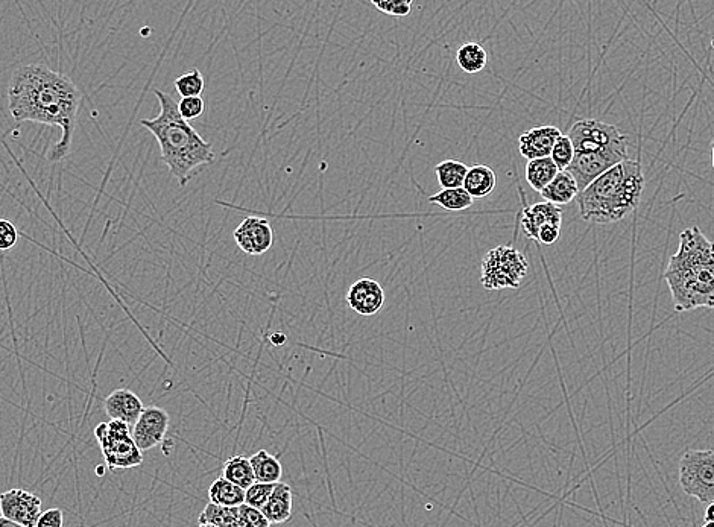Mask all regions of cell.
Listing matches in <instances>:
<instances>
[{"label":"cell","instance_id":"obj_40","mask_svg":"<svg viewBox=\"0 0 714 527\" xmlns=\"http://www.w3.org/2000/svg\"><path fill=\"white\" fill-rule=\"evenodd\" d=\"M711 163H713L714 168V139L711 140Z\"/></svg>","mask_w":714,"mask_h":527},{"label":"cell","instance_id":"obj_2","mask_svg":"<svg viewBox=\"0 0 714 527\" xmlns=\"http://www.w3.org/2000/svg\"><path fill=\"white\" fill-rule=\"evenodd\" d=\"M160 104V114L154 119H140V125L160 146L162 161L169 172L177 178L181 187L186 186L201 166L212 165L216 155L212 143L204 140L192 125L181 117L178 102L169 93L154 90Z\"/></svg>","mask_w":714,"mask_h":527},{"label":"cell","instance_id":"obj_17","mask_svg":"<svg viewBox=\"0 0 714 527\" xmlns=\"http://www.w3.org/2000/svg\"><path fill=\"white\" fill-rule=\"evenodd\" d=\"M292 502H294V493L291 486L282 482L277 483L268 503L263 506V515L271 524L286 523L292 517Z\"/></svg>","mask_w":714,"mask_h":527},{"label":"cell","instance_id":"obj_34","mask_svg":"<svg viewBox=\"0 0 714 527\" xmlns=\"http://www.w3.org/2000/svg\"><path fill=\"white\" fill-rule=\"evenodd\" d=\"M19 242V231L10 219L0 218V251H10Z\"/></svg>","mask_w":714,"mask_h":527},{"label":"cell","instance_id":"obj_26","mask_svg":"<svg viewBox=\"0 0 714 527\" xmlns=\"http://www.w3.org/2000/svg\"><path fill=\"white\" fill-rule=\"evenodd\" d=\"M435 172L441 189H459L464 186L468 168L462 161L446 160L436 166Z\"/></svg>","mask_w":714,"mask_h":527},{"label":"cell","instance_id":"obj_23","mask_svg":"<svg viewBox=\"0 0 714 527\" xmlns=\"http://www.w3.org/2000/svg\"><path fill=\"white\" fill-rule=\"evenodd\" d=\"M222 477L230 480L234 485L241 486L245 491L256 483L250 458H245V456H233V458L227 459L224 468H222Z\"/></svg>","mask_w":714,"mask_h":527},{"label":"cell","instance_id":"obj_10","mask_svg":"<svg viewBox=\"0 0 714 527\" xmlns=\"http://www.w3.org/2000/svg\"><path fill=\"white\" fill-rule=\"evenodd\" d=\"M42 505L40 497L23 488L0 494V515L23 527H35L43 512Z\"/></svg>","mask_w":714,"mask_h":527},{"label":"cell","instance_id":"obj_38","mask_svg":"<svg viewBox=\"0 0 714 527\" xmlns=\"http://www.w3.org/2000/svg\"><path fill=\"white\" fill-rule=\"evenodd\" d=\"M0 527H23L20 524L14 523V521L8 520V518L2 517L0 515Z\"/></svg>","mask_w":714,"mask_h":527},{"label":"cell","instance_id":"obj_35","mask_svg":"<svg viewBox=\"0 0 714 527\" xmlns=\"http://www.w3.org/2000/svg\"><path fill=\"white\" fill-rule=\"evenodd\" d=\"M64 526V514L61 509L52 508L48 511H43L42 515L38 517L37 524L35 527H63Z\"/></svg>","mask_w":714,"mask_h":527},{"label":"cell","instance_id":"obj_29","mask_svg":"<svg viewBox=\"0 0 714 527\" xmlns=\"http://www.w3.org/2000/svg\"><path fill=\"white\" fill-rule=\"evenodd\" d=\"M575 148H573L572 140L569 139L567 134H561L560 139L557 140L555 146H553L552 158L553 163L557 165L558 171L563 172L569 169L572 165L573 158H575Z\"/></svg>","mask_w":714,"mask_h":527},{"label":"cell","instance_id":"obj_7","mask_svg":"<svg viewBox=\"0 0 714 527\" xmlns=\"http://www.w3.org/2000/svg\"><path fill=\"white\" fill-rule=\"evenodd\" d=\"M678 480L687 496L714 502V450H687L678 464Z\"/></svg>","mask_w":714,"mask_h":527},{"label":"cell","instance_id":"obj_20","mask_svg":"<svg viewBox=\"0 0 714 527\" xmlns=\"http://www.w3.org/2000/svg\"><path fill=\"white\" fill-rule=\"evenodd\" d=\"M209 499L215 505L239 508L245 503V490L221 476L210 485Z\"/></svg>","mask_w":714,"mask_h":527},{"label":"cell","instance_id":"obj_41","mask_svg":"<svg viewBox=\"0 0 714 527\" xmlns=\"http://www.w3.org/2000/svg\"><path fill=\"white\" fill-rule=\"evenodd\" d=\"M96 474H98V476H104V467L96 468Z\"/></svg>","mask_w":714,"mask_h":527},{"label":"cell","instance_id":"obj_24","mask_svg":"<svg viewBox=\"0 0 714 527\" xmlns=\"http://www.w3.org/2000/svg\"><path fill=\"white\" fill-rule=\"evenodd\" d=\"M456 61L465 73L474 75V73L482 72L487 66V51L479 43H465L458 49Z\"/></svg>","mask_w":714,"mask_h":527},{"label":"cell","instance_id":"obj_1","mask_svg":"<svg viewBox=\"0 0 714 527\" xmlns=\"http://www.w3.org/2000/svg\"><path fill=\"white\" fill-rule=\"evenodd\" d=\"M83 93L70 76L43 64H26L14 70L8 84V108L16 122H37L61 130V139L49 151L52 163L72 152L73 133Z\"/></svg>","mask_w":714,"mask_h":527},{"label":"cell","instance_id":"obj_5","mask_svg":"<svg viewBox=\"0 0 714 527\" xmlns=\"http://www.w3.org/2000/svg\"><path fill=\"white\" fill-rule=\"evenodd\" d=\"M526 257L512 245H500L488 251L482 260L481 283L487 291L519 289L528 275Z\"/></svg>","mask_w":714,"mask_h":527},{"label":"cell","instance_id":"obj_19","mask_svg":"<svg viewBox=\"0 0 714 527\" xmlns=\"http://www.w3.org/2000/svg\"><path fill=\"white\" fill-rule=\"evenodd\" d=\"M496 172L490 166L476 165L468 168L464 189L471 198H487L496 189Z\"/></svg>","mask_w":714,"mask_h":527},{"label":"cell","instance_id":"obj_14","mask_svg":"<svg viewBox=\"0 0 714 527\" xmlns=\"http://www.w3.org/2000/svg\"><path fill=\"white\" fill-rule=\"evenodd\" d=\"M105 414L113 421H122L133 427L145 411L139 395L130 389H116L104 401Z\"/></svg>","mask_w":714,"mask_h":527},{"label":"cell","instance_id":"obj_9","mask_svg":"<svg viewBox=\"0 0 714 527\" xmlns=\"http://www.w3.org/2000/svg\"><path fill=\"white\" fill-rule=\"evenodd\" d=\"M628 158V154L620 151L578 152L573 158L572 165L567 172L575 178L579 193L587 189L594 180H598L605 172L619 165Z\"/></svg>","mask_w":714,"mask_h":527},{"label":"cell","instance_id":"obj_22","mask_svg":"<svg viewBox=\"0 0 714 527\" xmlns=\"http://www.w3.org/2000/svg\"><path fill=\"white\" fill-rule=\"evenodd\" d=\"M253 467L254 477L259 483H280L283 476V467L279 459L272 456L266 450H259L256 455L250 458Z\"/></svg>","mask_w":714,"mask_h":527},{"label":"cell","instance_id":"obj_6","mask_svg":"<svg viewBox=\"0 0 714 527\" xmlns=\"http://www.w3.org/2000/svg\"><path fill=\"white\" fill-rule=\"evenodd\" d=\"M93 433L110 470H128L142 464L143 453L137 449L133 429L128 424L110 420V423L98 424Z\"/></svg>","mask_w":714,"mask_h":527},{"label":"cell","instance_id":"obj_3","mask_svg":"<svg viewBox=\"0 0 714 527\" xmlns=\"http://www.w3.org/2000/svg\"><path fill=\"white\" fill-rule=\"evenodd\" d=\"M677 312L714 309V242L698 227L680 234V247L664 272Z\"/></svg>","mask_w":714,"mask_h":527},{"label":"cell","instance_id":"obj_43","mask_svg":"<svg viewBox=\"0 0 714 527\" xmlns=\"http://www.w3.org/2000/svg\"><path fill=\"white\" fill-rule=\"evenodd\" d=\"M701 527H714V523H705L704 526Z\"/></svg>","mask_w":714,"mask_h":527},{"label":"cell","instance_id":"obj_28","mask_svg":"<svg viewBox=\"0 0 714 527\" xmlns=\"http://www.w3.org/2000/svg\"><path fill=\"white\" fill-rule=\"evenodd\" d=\"M174 86L181 98H198L203 95L206 83H204L203 73L198 69H192L178 76Z\"/></svg>","mask_w":714,"mask_h":527},{"label":"cell","instance_id":"obj_30","mask_svg":"<svg viewBox=\"0 0 714 527\" xmlns=\"http://www.w3.org/2000/svg\"><path fill=\"white\" fill-rule=\"evenodd\" d=\"M275 485H272V483H254L245 491V505L262 511L263 506L268 503L269 497L274 493Z\"/></svg>","mask_w":714,"mask_h":527},{"label":"cell","instance_id":"obj_13","mask_svg":"<svg viewBox=\"0 0 714 527\" xmlns=\"http://www.w3.org/2000/svg\"><path fill=\"white\" fill-rule=\"evenodd\" d=\"M347 304L361 316H374L385 306V291L374 278H359L347 292Z\"/></svg>","mask_w":714,"mask_h":527},{"label":"cell","instance_id":"obj_15","mask_svg":"<svg viewBox=\"0 0 714 527\" xmlns=\"http://www.w3.org/2000/svg\"><path fill=\"white\" fill-rule=\"evenodd\" d=\"M560 128L553 125H543V127L532 128L525 131L519 137V151L526 160H537V158L550 157L553 146L561 137Z\"/></svg>","mask_w":714,"mask_h":527},{"label":"cell","instance_id":"obj_8","mask_svg":"<svg viewBox=\"0 0 714 527\" xmlns=\"http://www.w3.org/2000/svg\"><path fill=\"white\" fill-rule=\"evenodd\" d=\"M567 136L572 140L576 154L608 149L628 154V137L619 128L598 119L578 120Z\"/></svg>","mask_w":714,"mask_h":527},{"label":"cell","instance_id":"obj_16","mask_svg":"<svg viewBox=\"0 0 714 527\" xmlns=\"http://www.w3.org/2000/svg\"><path fill=\"white\" fill-rule=\"evenodd\" d=\"M561 222H563V210L550 202H537L534 206L525 207L522 212L523 233L535 242L541 227L547 224L561 225Z\"/></svg>","mask_w":714,"mask_h":527},{"label":"cell","instance_id":"obj_31","mask_svg":"<svg viewBox=\"0 0 714 527\" xmlns=\"http://www.w3.org/2000/svg\"><path fill=\"white\" fill-rule=\"evenodd\" d=\"M239 521H241V527H271V523L262 511L251 508L245 503L239 506Z\"/></svg>","mask_w":714,"mask_h":527},{"label":"cell","instance_id":"obj_18","mask_svg":"<svg viewBox=\"0 0 714 527\" xmlns=\"http://www.w3.org/2000/svg\"><path fill=\"white\" fill-rule=\"evenodd\" d=\"M540 195L543 196L544 201L550 202V204H555L558 207L566 206L578 198L579 187L570 172H558L555 180Z\"/></svg>","mask_w":714,"mask_h":527},{"label":"cell","instance_id":"obj_21","mask_svg":"<svg viewBox=\"0 0 714 527\" xmlns=\"http://www.w3.org/2000/svg\"><path fill=\"white\" fill-rule=\"evenodd\" d=\"M558 168L553 163L552 158H537V160L528 161L526 165V181L532 189L538 193L543 192L558 175Z\"/></svg>","mask_w":714,"mask_h":527},{"label":"cell","instance_id":"obj_33","mask_svg":"<svg viewBox=\"0 0 714 527\" xmlns=\"http://www.w3.org/2000/svg\"><path fill=\"white\" fill-rule=\"evenodd\" d=\"M204 110H206V102L201 96H198V98H181V101L178 102V111L187 122L200 117Z\"/></svg>","mask_w":714,"mask_h":527},{"label":"cell","instance_id":"obj_25","mask_svg":"<svg viewBox=\"0 0 714 527\" xmlns=\"http://www.w3.org/2000/svg\"><path fill=\"white\" fill-rule=\"evenodd\" d=\"M474 199L468 195L464 187L459 189H441L435 195L429 196V202L440 206L447 212H462L473 206Z\"/></svg>","mask_w":714,"mask_h":527},{"label":"cell","instance_id":"obj_11","mask_svg":"<svg viewBox=\"0 0 714 527\" xmlns=\"http://www.w3.org/2000/svg\"><path fill=\"white\" fill-rule=\"evenodd\" d=\"M169 424H171V417L165 409L158 406L145 408L133 426V439L137 449L145 453L163 444L168 435Z\"/></svg>","mask_w":714,"mask_h":527},{"label":"cell","instance_id":"obj_42","mask_svg":"<svg viewBox=\"0 0 714 527\" xmlns=\"http://www.w3.org/2000/svg\"><path fill=\"white\" fill-rule=\"evenodd\" d=\"M198 527H216V526H213V524H200V526H198Z\"/></svg>","mask_w":714,"mask_h":527},{"label":"cell","instance_id":"obj_27","mask_svg":"<svg viewBox=\"0 0 714 527\" xmlns=\"http://www.w3.org/2000/svg\"><path fill=\"white\" fill-rule=\"evenodd\" d=\"M200 524H213L216 527H241L239 521V508H225V506L209 503L198 518Z\"/></svg>","mask_w":714,"mask_h":527},{"label":"cell","instance_id":"obj_39","mask_svg":"<svg viewBox=\"0 0 714 527\" xmlns=\"http://www.w3.org/2000/svg\"><path fill=\"white\" fill-rule=\"evenodd\" d=\"M271 342H272V344H274V345H282V344H285V342H286V336L280 335V333H279V335H272V336H271Z\"/></svg>","mask_w":714,"mask_h":527},{"label":"cell","instance_id":"obj_4","mask_svg":"<svg viewBox=\"0 0 714 527\" xmlns=\"http://www.w3.org/2000/svg\"><path fill=\"white\" fill-rule=\"evenodd\" d=\"M645 175L639 161L629 160L605 172L578 195L579 215L591 224L622 221L639 206Z\"/></svg>","mask_w":714,"mask_h":527},{"label":"cell","instance_id":"obj_12","mask_svg":"<svg viewBox=\"0 0 714 527\" xmlns=\"http://www.w3.org/2000/svg\"><path fill=\"white\" fill-rule=\"evenodd\" d=\"M233 237L237 247L248 256L265 254L274 245V230L271 224L266 219L256 216L244 219V222L234 230Z\"/></svg>","mask_w":714,"mask_h":527},{"label":"cell","instance_id":"obj_32","mask_svg":"<svg viewBox=\"0 0 714 527\" xmlns=\"http://www.w3.org/2000/svg\"><path fill=\"white\" fill-rule=\"evenodd\" d=\"M374 7L388 16L406 17L411 14V0H382V2H373Z\"/></svg>","mask_w":714,"mask_h":527},{"label":"cell","instance_id":"obj_37","mask_svg":"<svg viewBox=\"0 0 714 527\" xmlns=\"http://www.w3.org/2000/svg\"><path fill=\"white\" fill-rule=\"evenodd\" d=\"M705 523H714V502L710 503L705 509Z\"/></svg>","mask_w":714,"mask_h":527},{"label":"cell","instance_id":"obj_36","mask_svg":"<svg viewBox=\"0 0 714 527\" xmlns=\"http://www.w3.org/2000/svg\"><path fill=\"white\" fill-rule=\"evenodd\" d=\"M560 236L561 225L547 224L544 225V227H541V230L538 231L537 242L543 243V245H547V247H550V245H553V243L558 242Z\"/></svg>","mask_w":714,"mask_h":527}]
</instances>
